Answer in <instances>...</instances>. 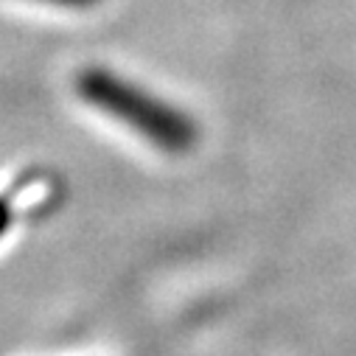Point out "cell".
<instances>
[{"mask_svg":"<svg viewBox=\"0 0 356 356\" xmlns=\"http://www.w3.org/2000/svg\"><path fill=\"white\" fill-rule=\"evenodd\" d=\"M12 222H15V197L0 194V238L12 230Z\"/></svg>","mask_w":356,"mask_h":356,"instance_id":"1","label":"cell"},{"mask_svg":"<svg viewBox=\"0 0 356 356\" xmlns=\"http://www.w3.org/2000/svg\"><path fill=\"white\" fill-rule=\"evenodd\" d=\"M45 3L65 6V9H87V6H96V0H45Z\"/></svg>","mask_w":356,"mask_h":356,"instance_id":"2","label":"cell"}]
</instances>
